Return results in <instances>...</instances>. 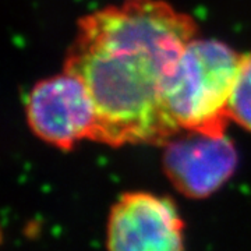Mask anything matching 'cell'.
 <instances>
[{
  "instance_id": "5",
  "label": "cell",
  "mask_w": 251,
  "mask_h": 251,
  "mask_svg": "<svg viewBox=\"0 0 251 251\" xmlns=\"http://www.w3.org/2000/svg\"><path fill=\"white\" fill-rule=\"evenodd\" d=\"M163 169L175 188L188 198H206L233 176L237 151L229 137L190 133L165 144Z\"/></svg>"
},
{
  "instance_id": "1",
  "label": "cell",
  "mask_w": 251,
  "mask_h": 251,
  "mask_svg": "<svg viewBox=\"0 0 251 251\" xmlns=\"http://www.w3.org/2000/svg\"><path fill=\"white\" fill-rule=\"evenodd\" d=\"M196 35L193 18L161 0H126L81 18L64 70L90 90L94 141L165 145L177 135L163 90Z\"/></svg>"
},
{
  "instance_id": "4",
  "label": "cell",
  "mask_w": 251,
  "mask_h": 251,
  "mask_svg": "<svg viewBox=\"0 0 251 251\" xmlns=\"http://www.w3.org/2000/svg\"><path fill=\"white\" fill-rule=\"evenodd\" d=\"M108 251H184V221L171 198L125 193L106 225Z\"/></svg>"
},
{
  "instance_id": "3",
  "label": "cell",
  "mask_w": 251,
  "mask_h": 251,
  "mask_svg": "<svg viewBox=\"0 0 251 251\" xmlns=\"http://www.w3.org/2000/svg\"><path fill=\"white\" fill-rule=\"evenodd\" d=\"M95 106L90 90L78 75L64 72L39 81L27 99V120L36 137L72 150L81 140H92Z\"/></svg>"
},
{
  "instance_id": "2",
  "label": "cell",
  "mask_w": 251,
  "mask_h": 251,
  "mask_svg": "<svg viewBox=\"0 0 251 251\" xmlns=\"http://www.w3.org/2000/svg\"><path fill=\"white\" fill-rule=\"evenodd\" d=\"M242 54L215 39L188 44L168 77L163 100L179 130L225 135Z\"/></svg>"
},
{
  "instance_id": "6",
  "label": "cell",
  "mask_w": 251,
  "mask_h": 251,
  "mask_svg": "<svg viewBox=\"0 0 251 251\" xmlns=\"http://www.w3.org/2000/svg\"><path fill=\"white\" fill-rule=\"evenodd\" d=\"M229 112L233 122L251 131V52L242 56Z\"/></svg>"
}]
</instances>
